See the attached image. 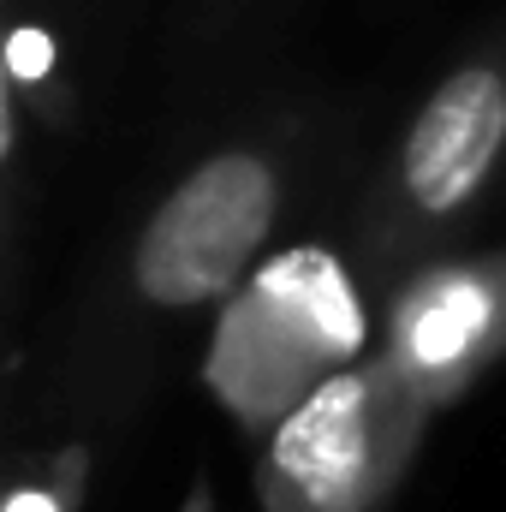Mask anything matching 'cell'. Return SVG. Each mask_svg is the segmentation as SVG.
<instances>
[{
  "label": "cell",
  "mask_w": 506,
  "mask_h": 512,
  "mask_svg": "<svg viewBox=\"0 0 506 512\" xmlns=\"http://www.w3.org/2000/svg\"><path fill=\"white\" fill-rule=\"evenodd\" d=\"M429 411L387 364H352L298 399L262 447V512H376L417 459Z\"/></svg>",
  "instance_id": "2"
},
{
  "label": "cell",
  "mask_w": 506,
  "mask_h": 512,
  "mask_svg": "<svg viewBox=\"0 0 506 512\" xmlns=\"http://www.w3.org/2000/svg\"><path fill=\"white\" fill-rule=\"evenodd\" d=\"M506 149V54L483 48L459 60L411 114L393 155V203L411 227L465 215Z\"/></svg>",
  "instance_id": "5"
},
{
  "label": "cell",
  "mask_w": 506,
  "mask_h": 512,
  "mask_svg": "<svg viewBox=\"0 0 506 512\" xmlns=\"http://www.w3.org/2000/svg\"><path fill=\"white\" fill-rule=\"evenodd\" d=\"M286 173L268 149L233 143L203 155L143 221L137 233V292L161 310H191L209 298H233L251 280L256 251L280 221Z\"/></svg>",
  "instance_id": "3"
},
{
  "label": "cell",
  "mask_w": 506,
  "mask_h": 512,
  "mask_svg": "<svg viewBox=\"0 0 506 512\" xmlns=\"http://www.w3.org/2000/svg\"><path fill=\"white\" fill-rule=\"evenodd\" d=\"M72 489V483H66ZM66 489H54L48 477H24L12 495H6V512H72V495Z\"/></svg>",
  "instance_id": "6"
},
{
  "label": "cell",
  "mask_w": 506,
  "mask_h": 512,
  "mask_svg": "<svg viewBox=\"0 0 506 512\" xmlns=\"http://www.w3.org/2000/svg\"><path fill=\"white\" fill-rule=\"evenodd\" d=\"M506 358V251L423 268L387 304L381 364L429 417Z\"/></svg>",
  "instance_id": "4"
},
{
  "label": "cell",
  "mask_w": 506,
  "mask_h": 512,
  "mask_svg": "<svg viewBox=\"0 0 506 512\" xmlns=\"http://www.w3.org/2000/svg\"><path fill=\"white\" fill-rule=\"evenodd\" d=\"M185 512H191V507H185ZM197 512H209V501H203V495H197Z\"/></svg>",
  "instance_id": "7"
},
{
  "label": "cell",
  "mask_w": 506,
  "mask_h": 512,
  "mask_svg": "<svg viewBox=\"0 0 506 512\" xmlns=\"http://www.w3.org/2000/svg\"><path fill=\"white\" fill-rule=\"evenodd\" d=\"M364 352V304L346 262L322 245L274 251L227 298L203 376L239 429H274L298 399Z\"/></svg>",
  "instance_id": "1"
}]
</instances>
